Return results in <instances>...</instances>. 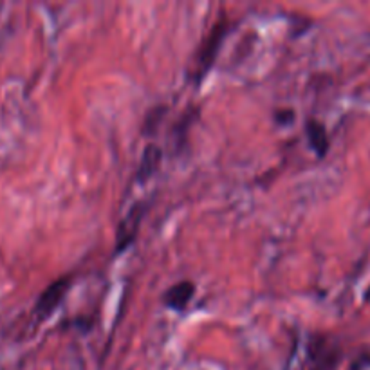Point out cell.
Returning a JSON list of instances; mask_svg holds the SVG:
<instances>
[{
	"mask_svg": "<svg viewBox=\"0 0 370 370\" xmlns=\"http://www.w3.org/2000/svg\"><path fill=\"white\" fill-rule=\"evenodd\" d=\"M69 287H71L69 277L58 278V280H54L51 286H47V289L40 294L38 300H36L35 304L36 320H46V318H49L51 314L58 309V305L62 304V300L66 298Z\"/></svg>",
	"mask_w": 370,
	"mask_h": 370,
	"instance_id": "cell-1",
	"label": "cell"
},
{
	"mask_svg": "<svg viewBox=\"0 0 370 370\" xmlns=\"http://www.w3.org/2000/svg\"><path fill=\"white\" fill-rule=\"evenodd\" d=\"M145 215V205L141 201L138 205H134L130 208V212L127 213L123 220H121L120 227H118V235H116V251L127 250L134 239L138 237L139 226H141V220H143Z\"/></svg>",
	"mask_w": 370,
	"mask_h": 370,
	"instance_id": "cell-2",
	"label": "cell"
},
{
	"mask_svg": "<svg viewBox=\"0 0 370 370\" xmlns=\"http://www.w3.org/2000/svg\"><path fill=\"white\" fill-rule=\"evenodd\" d=\"M222 36H224V26L222 24H219V26L213 27L212 35L208 36L205 46L201 47V51H199V54H197V69H195L197 81L202 80L205 74L210 71V67H212L213 60H215L217 56V51H219L220 47V42H222Z\"/></svg>",
	"mask_w": 370,
	"mask_h": 370,
	"instance_id": "cell-3",
	"label": "cell"
},
{
	"mask_svg": "<svg viewBox=\"0 0 370 370\" xmlns=\"http://www.w3.org/2000/svg\"><path fill=\"white\" fill-rule=\"evenodd\" d=\"M193 294H195V286H193V282L183 280L166 291L165 304L168 305L170 309H174V311H183V309L188 307Z\"/></svg>",
	"mask_w": 370,
	"mask_h": 370,
	"instance_id": "cell-4",
	"label": "cell"
},
{
	"mask_svg": "<svg viewBox=\"0 0 370 370\" xmlns=\"http://www.w3.org/2000/svg\"><path fill=\"white\" fill-rule=\"evenodd\" d=\"M161 159H163L161 148L154 143L147 145V148L143 150V155H141V161H139V168H138L139 181H148V179L158 172L159 165H161Z\"/></svg>",
	"mask_w": 370,
	"mask_h": 370,
	"instance_id": "cell-5",
	"label": "cell"
},
{
	"mask_svg": "<svg viewBox=\"0 0 370 370\" xmlns=\"http://www.w3.org/2000/svg\"><path fill=\"white\" fill-rule=\"evenodd\" d=\"M305 130H307L309 145L312 150L317 152L318 158H324L329 150V135L325 125L318 120H309Z\"/></svg>",
	"mask_w": 370,
	"mask_h": 370,
	"instance_id": "cell-6",
	"label": "cell"
},
{
	"mask_svg": "<svg viewBox=\"0 0 370 370\" xmlns=\"http://www.w3.org/2000/svg\"><path fill=\"white\" fill-rule=\"evenodd\" d=\"M274 120L282 125H287V123H293L294 120V112L291 108H280V111L274 112Z\"/></svg>",
	"mask_w": 370,
	"mask_h": 370,
	"instance_id": "cell-7",
	"label": "cell"
},
{
	"mask_svg": "<svg viewBox=\"0 0 370 370\" xmlns=\"http://www.w3.org/2000/svg\"><path fill=\"white\" fill-rule=\"evenodd\" d=\"M363 366H370V351L363 352V354L354 361V370H363Z\"/></svg>",
	"mask_w": 370,
	"mask_h": 370,
	"instance_id": "cell-8",
	"label": "cell"
},
{
	"mask_svg": "<svg viewBox=\"0 0 370 370\" xmlns=\"http://www.w3.org/2000/svg\"><path fill=\"white\" fill-rule=\"evenodd\" d=\"M365 300H366V302H370V287H369V289H366V294H365Z\"/></svg>",
	"mask_w": 370,
	"mask_h": 370,
	"instance_id": "cell-9",
	"label": "cell"
}]
</instances>
